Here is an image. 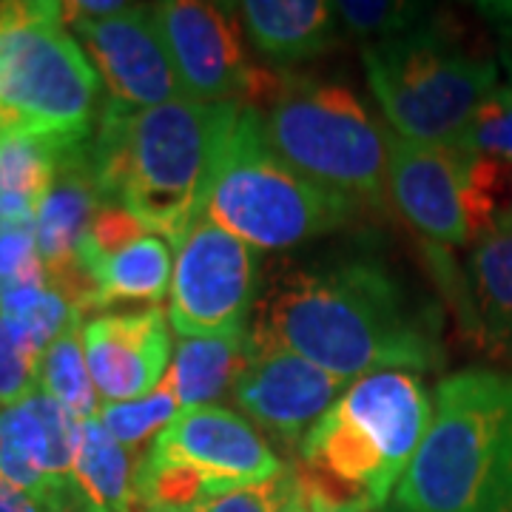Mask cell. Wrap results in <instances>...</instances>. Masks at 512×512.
Segmentation results:
<instances>
[{
    "instance_id": "6da1fadb",
    "label": "cell",
    "mask_w": 512,
    "mask_h": 512,
    "mask_svg": "<svg viewBox=\"0 0 512 512\" xmlns=\"http://www.w3.org/2000/svg\"><path fill=\"white\" fill-rule=\"evenodd\" d=\"M248 345L291 350L348 384L444 365L436 308L376 259L279 265L259 291Z\"/></svg>"
},
{
    "instance_id": "7a4b0ae2",
    "label": "cell",
    "mask_w": 512,
    "mask_h": 512,
    "mask_svg": "<svg viewBox=\"0 0 512 512\" xmlns=\"http://www.w3.org/2000/svg\"><path fill=\"white\" fill-rule=\"evenodd\" d=\"M242 103L191 97L154 109L100 106L86 154L106 205H123L148 234L177 248L208 214L222 157Z\"/></svg>"
},
{
    "instance_id": "3957f363",
    "label": "cell",
    "mask_w": 512,
    "mask_h": 512,
    "mask_svg": "<svg viewBox=\"0 0 512 512\" xmlns=\"http://www.w3.org/2000/svg\"><path fill=\"white\" fill-rule=\"evenodd\" d=\"M396 504L407 512H512V373L441 379L436 413Z\"/></svg>"
},
{
    "instance_id": "277c9868",
    "label": "cell",
    "mask_w": 512,
    "mask_h": 512,
    "mask_svg": "<svg viewBox=\"0 0 512 512\" xmlns=\"http://www.w3.org/2000/svg\"><path fill=\"white\" fill-rule=\"evenodd\" d=\"M97 100L100 74L69 35L63 3H0V146H77L92 137Z\"/></svg>"
},
{
    "instance_id": "5b68a950",
    "label": "cell",
    "mask_w": 512,
    "mask_h": 512,
    "mask_svg": "<svg viewBox=\"0 0 512 512\" xmlns=\"http://www.w3.org/2000/svg\"><path fill=\"white\" fill-rule=\"evenodd\" d=\"M245 106L262 111L271 146L302 177L365 208L387 205L390 134L348 86L256 69Z\"/></svg>"
},
{
    "instance_id": "8992f818",
    "label": "cell",
    "mask_w": 512,
    "mask_h": 512,
    "mask_svg": "<svg viewBox=\"0 0 512 512\" xmlns=\"http://www.w3.org/2000/svg\"><path fill=\"white\" fill-rule=\"evenodd\" d=\"M362 202L302 177L268 140L262 111L245 106L222 157L208 220L254 251H285L342 231L365 214Z\"/></svg>"
},
{
    "instance_id": "52a82bcc",
    "label": "cell",
    "mask_w": 512,
    "mask_h": 512,
    "mask_svg": "<svg viewBox=\"0 0 512 512\" xmlns=\"http://www.w3.org/2000/svg\"><path fill=\"white\" fill-rule=\"evenodd\" d=\"M367 80L396 137L453 148L478 106L501 86L493 57L467 52L433 18L416 32L367 40Z\"/></svg>"
},
{
    "instance_id": "ba28073f",
    "label": "cell",
    "mask_w": 512,
    "mask_h": 512,
    "mask_svg": "<svg viewBox=\"0 0 512 512\" xmlns=\"http://www.w3.org/2000/svg\"><path fill=\"white\" fill-rule=\"evenodd\" d=\"M168 325L180 339L248 330L259 299V251L202 217L174 248Z\"/></svg>"
},
{
    "instance_id": "9c48e42d",
    "label": "cell",
    "mask_w": 512,
    "mask_h": 512,
    "mask_svg": "<svg viewBox=\"0 0 512 512\" xmlns=\"http://www.w3.org/2000/svg\"><path fill=\"white\" fill-rule=\"evenodd\" d=\"M143 456L194 470L211 498L274 481L288 470L254 421L220 404L180 410Z\"/></svg>"
},
{
    "instance_id": "30bf717a",
    "label": "cell",
    "mask_w": 512,
    "mask_h": 512,
    "mask_svg": "<svg viewBox=\"0 0 512 512\" xmlns=\"http://www.w3.org/2000/svg\"><path fill=\"white\" fill-rule=\"evenodd\" d=\"M185 94L197 103H245L256 66L248 63L234 6L165 0L151 6Z\"/></svg>"
},
{
    "instance_id": "8fae6325",
    "label": "cell",
    "mask_w": 512,
    "mask_h": 512,
    "mask_svg": "<svg viewBox=\"0 0 512 512\" xmlns=\"http://www.w3.org/2000/svg\"><path fill=\"white\" fill-rule=\"evenodd\" d=\"M348 387L291 350L248 345V359L234 384V402L262 433L299 447Z\"/></svg>"
},
{
    "instance_id": "7c38bea8",
    "label": "cell",
    "mask_w": 512,
    "mask_h": 512,
    "mask_svg": "<svg viewBox=\"0 0 512 512\" xmlns=\"http://www.w3.org/2000/svg\"><path fill=\"white\" fill-rule=\"evenodd\" d=\"M72 32L109 86L111 100L154 109L188 97L151 6H128L109 20H80L72 23Z\"/></svg>"
},
{
    "instance_id": "4fadbf2b",
    "label": "cell",
    "mask_w": 512,
    "mask_h": 512,
    "mask_svg": "<svg viewBox=\"0 0 512 512\" xmlns=\"http://www.w3.org/2000/svg\"><path fill=\"white\" fill-rule=\"evenodd\" d=\"M387 197L421 237L439 248L473 242L464 202V157L390 134Z\"/></svg>"
},
{
    "instance_id": "5bb4252c",
    "label": "cell",
    "mask_w": 512,
    "mask_h": 512,
    "mask_svg": "<svg viewBox=\"0 0 512 512\" xmlns=\"http://www.w3.org/2000/svg\"><path fill=\"white\" fill-rule=\"evenodd\" d=\"M83 350L100 402H131L154 393L171 365V330L157 305L92 316Z\"/></svg>"
},
{
    "instance_id": "9a60e30c",
    "label": "cell",
    "mask_w": 512,
    "mask_h": 512,
    "mask_svg": "<svg viewBox=\"0 0 512 512\" xmlns=\"http://www.w3.org/2000/svg\"><path fill=\"white\" fill-rule=\"evenodd\" d=\"M336 410L362 433L396 490L433 424L430 393L419 373L382 370L353 382Z\"/></svg>"
},
{
    "instance_id": "2e32d148",
    "label": "cell",
    "mask_w": 512,
    "mask_h": 512,
    "mask_svg": "<svg viewBox=\"0 0 512 512\" xmlns=\"http://www.w3.org/2000/svg\"><path fill=\"white\" fill-rule=\"evenodd\" d=\"M103 205L106 200L89 163L86 140L63 148L57 157L55 180L37 202V251L52 285L80 271L77 248Z\"/></svg>"
},
{
    "instance_id": "e0dca14e",
    "label": "cell",
    "mask_w": 512,
    "mask_h": 512,
    "mask_svg": "<svg viewBox=\"0 0 512 512\" xmlns=\"http://www.w3.org/2000/svg\"><path fill=\"white\" fill-rule=\"evenodd\" d=\"M239 18L259 55L274 66H293L339 43L333 3L322 0H248Z\"/></svg>"
},
{
    "instance_id": "ac0fdd59",
    "label": "cell",
    "mask_w": 512,
    "mask_h": 512,
    "mask_svg": "<svg viewBox=\"0 0 512 512\" xmlns=\"http://www.w3.org/2000/svg\"><path fill=\"white\" fill-rule=\"evenodd\" d=\"M80 444V419L49 399L43 390L15 407L0 410V447L26 458L40 473L74 484V458Z\"/></svg>"
},
{
    "instance_id": "d6986e66",
    "label": "cell",
    "mask_w": 512,
    "mask_h": 512,
    "mask_svg": "<svg viewBox=\"0 0 512 512\" xmlns=\"http://www.w3.org/2000/svg\"><path fill=\"white\" fill-rule=\"evenodd\" d=\"M77 265L94 285V311L111 305H160L171 291L174 254L157 234H146L109 256L77 254Z\"/></svg>"
},
{
    "instance_id": "ffe728a7",
    "label": "cell",
    "mask_w": 512,
    "mask_h": 512,
    "mask_svg": "<svg viewBox=\"0 0 512 512\" xmlns=\"http://www.w3.org/2000/svg\"><path fill=\"white\" fill-rule=\"evenodd\" d=\"M137 461L131 450L111 436L100 419L80 421V444L74 458L77 512H143L137 498Z\"/></svg>"
},
{
    "instance_id": "44dd1931",
    "label": "cell",
    "mask_w": 512,
    "mask_h": 512,
    "mask_svg": "<svg viewBox=\"0 0 512 512\" xmlns=\"http://www.w3.org/2000/svg\"><path fill=\"white\" fill-rule=\"evenodd\" d=\"M248 359V330L180 339L163 384L180 402V410L217 404L237 384V376Z\"/></svg>"
},
{
    "instance_id": "7402d4cb",
    "label": "cell",
    "mask_w": 512,
    "mask_h": 512,
    "mask_svg": "<svg viewBox=\"0 0 512 512\" xmlns=\"http://www.w3.org/2000/svg\"><path fill=\"white\" fill-rule=\"evenodd\" d=\"M470 293L481 325V345L512 359V228L501 225L476 242L470 262Z\"/></svg>"
},
{
    "instance_id": "603a6c76",
    "label": "cell",
    "mask_w": 512,
    "mask_h": 512,
    "mask_svg": "<svg viewBox=\"0 0 512 512\" xmlns=\"http://www.w3.org/2000/svg\"><path fill=\"white\" fill-rule=\"evenodd\" d=\"M40 390L66 407L74 419H97L100 393L92 382L86 350H83V322L66 328L49 348L40 353Z\"/></svg>"
},
{
    "instance_id": "cb8c5ba5",
    "label": "cell",
    "mask_w": 512,
    "mask_h": 512,
    "mask_svg": "<svg viewBox=\"0 0 512 512\" xmlns=\"http://www.w3.org/2000/svg\"><path fill=\"white\" fill-rule=\"evenodd\" d=\"M49 282L37 251V205L0 197V293Z\"/></svg>"
},
{
    "instance_id": "d4e9b609",
    "label": "cell",
    "mask_w": 512,
    "mask_h": 512,
    "mask_svg": "<svg viewBox=\"0 0 512 512\" xmlns=\"http://www.w3.org/2000/svg\"><path fill=\"white\" fill-rule=\"evenodd\" d=\"M0 313L9 316L26 330L40 353L55 342L57 336L74 322H83V313L57 291L52 282L43 285H23L15 291L0 293Z\"/></svg>"
},
{
    "instance_id": "484cf974",
    "label": "cell",
    "mask_w": 512,
    "mask_h": 512,
    "mask_svg": "<svg viewBox=\"0 0 512 512\" xmlns=\"http://www.w3.org/2000/svg\"><path fill=\"white\" fill-rule=\"evenodd\" d=\"M177 413H180V402L165 384H160L143 399L100 404L97 419L126 450L137 453L140 447H146V441L157 439Z\"/></svg>"
},
{
    "instance_id": "4316f807",
    "label": "cell",
    "mask_w": 512,
    "mask_h": 512,
    "mask_svg": "<svg viewBox=\"0 0 512 512\" xmlns=\"http://www.w3.org/2000/svg\"><path fill=\"white\" fill-rule=\"evenodd\" d=\"M60 151L63 148L32 140L0 146V197H20L37 205L55 180Z\"/></svg>"
},
{
    "instance_id": "83f0119b",
    "label": "cell",
    "mask_w": 512,
    "mask_h": 512,
    "mask_svg": "<svg viewBox=\"0 0 512 512\" xmlns=\"http://www.w3.org/2000/svg\"><path fill=\"white\" fill-rule=\"evenodd\" d=\"M450 151L467 157H495L512 163V72L510 83L498 86L473 114L470 126Z\"/></svg>"
},
{
    "instance_id": "f1b7e54d",
    "label": "cell",
    "mask_w": 512,
    "mask_h": 512,
    "mask_svg": "<svg viewBox=\"0 0 512 512\" xmlns=\"http://www.w3.org/2000/svg\"><path fill=\"white\" fill-rule=\"evenodd\" d=\"M40 348L35 339L0 313V410L15 407L40 390Z\"/></svg>"
},
{
    "instance_id": "f546056e",
    "label": "cell",
    "mask_w": 512,
    "mask_h": 512,
    "mask_svg": "<svg viewBox=\"0 0 512 512\" xmlns=\"http://www.w3.org/2000/svg\"><path fill=\"white\" fill-rule=\"evenodd\" d=\"M333 12L348 26V32L370 40L407 35L433 20L430 12H424V6L387 3V0H345V3H333Z\"/></svg>"
},
{
    "instance_id": "4dcf8cb0",
    "label": "cell",
    "mask_w": 512,
    "mask_h": 512,
    "mask_svg": "<svg viewBox=\"0 0 512 512\" xmlns=\"http://www.w3.org/2000/svg\"><path fill=\"white\" fill-rule=\"evenodd\" d=\"M285 487V473L265 484H248L231 493L214 495L197 512H274Z\"/></svg>"
},
{
    "instance_id": "1f68e13d",
    "label": "cell",
    "mask_w": 512,
    "mask_h": 512,
    "mask_svg": "<svg viewBox=\"0 0 512 512\" xmlns=\"http://www.w3.org/2000/svg\"><path fill=\"white\" fill-rule=\"evenodd\" d=\"M299 470V467H296ZM305 490H308V501H311V512H376V507L367 498H339V495L325 493L322 487H316L313 481L299 473Z\"/></svg>"
},
{
    "instance_id": "d6a6232c",
    "label": "cell",
    "mask_w": 512,
    "mask_h": 512,
    "mask_svg": "<svg viewBox=\"0 0 512 512\" xmlns=\"http://www.w3.org/2000/svg\"><path fill=\"white\" fill-rule=\"evenodd\" d=\"M131 3H120V0H72L63 3V18L66 23H80V20H109L123 15Z\"/></svg>"
},
{
    "instance_id": "836d02e7",
    "label": "cell",
    "mask_w": 512,
    "mask_h": 512,
    "mask_svg": "<svg viewBox=\"0 0 512 512\" xmlns=\"http://www.w3.org/2000/svg\"><path fill=\"white\" fill-rule=\"evenodd\" d=\"M0 512H60L43 501H37L35 495L23 493L12 481L0 476Z\"/></svg>"
},
{
    "instance_id": "e575fe53",
    "label": "cell",
    "mask_w": 512,
    "mask_h": 512,
    "mask_svg": "<svg viewBox=\"0 0 512 512\" xmlns=\"http://www.w3.org/2000/svg\"><path fill=\"white\" fill-rule=\"evenodd\" d=\"M274 512H311V501H308V490L299 478V470H285V487L279 495V504Z\"/></svg>"
},
{
    "instance_id": "d590c367",
    "label": "cell",
    "mask_w": 512,
    "mask_h": 512,
    "mask_svg": "<svg viewBox=\"0 0 512 512\" xmlns=\"http://www.w3.org/2000/svg\"><path fill=\"white\" fill-rule=\"evenodd\" d=\"M481 15L495 23V29L504 37H512V3H481Z\"/></svg>"
},
{
    "instance_id": "8d00e7d4",
    "label": "cell",
    "mask_w": 512,
    "mask_h": 512,
    "mask_svg": "<svg viewBox=\"0 0 512 512\" xmlns=\"http://www.w3.org/2000/svg\"><path fill=\"white\" fill-rule=\"evenodd\" d=\"M143 512H197V510H174V507H146Z\"/></svg>"
},
{
    "instance_id": "74e56055",
    "label": "cell",
    "mask_w": 512,
    "mask_h": 512,
    "mask_svg": "<svg viewBox=\"0 0 512 512\" xmlns=\"http://www.w3.org/2000/svg\"><path fill=\"white\" fill-rule=\"evenodd\" d=\"M376 512H407V510H404V507H399V504H396V501H393V504H390V507H387V504H384L382 510H376Z\"/></svg>"
},
{
    "instance_id": "f35d334b",
    "label": "cell",
    "mask_w": 512,
    "mask_h": 512,
    "mask_svg": "<svg viewBox=\"0 0 512 512\" xmlns=\"http://www.w3.org/2000/svg\"><path fill=\"white\" fill-rule=\"evenodd\" d=\"M504 225H510V228H512V205H510V214H507V220H504Z\"/></svg>"
},
{
    "instance_id": "ab89813d",
    "label": "cell",
    "mask_w": 512,
    "mask_h": 512,
    "mask_svg": "<svg viewBox=\"0 0 512 512\" xmlns=\"http://www.w3.org/2000/svg\"><path fill=\"white\" fill-rule=\"evenodd\" d=\"M507 69H510V72H512V55H507Z\"/></svg>"
}]
</instances>
